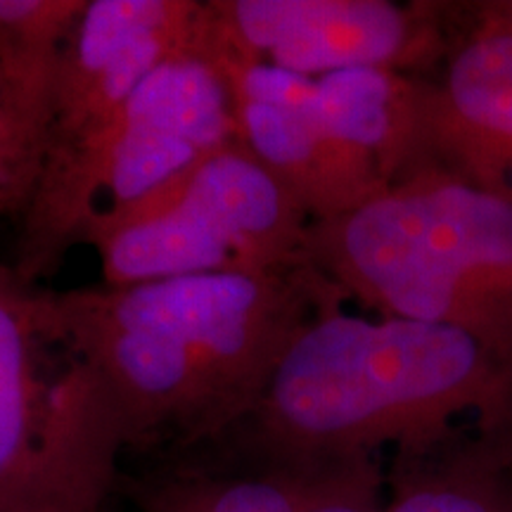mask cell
<instances>
[{
    "label": "cell",
    "instance_id": "6da1fadb",
    "mask_svg": "<svg viewBox=\"0 0 512 512\" xmlns=\"http://www.w3.org/2000/svg\"><path fill=\"white\" fill-rule=\"evenodd\" d=\"M126 448L242 427L299 330L342 294L309 264L55 292Z\"/></svg>",
    "mask_w": 512,
    "mask_h": 512
},
{
    "label": "cell",
    "instance_id": "7a4b0ae2",
    "mask_svg": "<svg viewBox=\"0 0 512 512\" xmlns=\"http://www.w3.org/2000/svg\"><path fill=\"white\" fill-rule=\"evenodd\" d=\"M470 422L512 427V366L456 328L332 306L292 339L242 427L264 463L316 465L413 451Z\"/></svg>",
    "mask_w": 512,
    "mask_h": 512
},
{
    "label": "cell",
    "instance_id": "3957f363",
    "mask_svg": "<svg viewBox=\"0 0 512 512\" xmlns=\"http://www.w3.org/2000/svg\"><path fill=\"white\" fill-rule=\"evenodd\" d=\"M304 259L384 318L446 325L512 366V202L434 164L328 221Z\"/></svg>",
    "mask_w": 512,
    "mask_h": 512
},
{
    "label": "cell",
    "instance_id": "277c9868",
    "mask_svg": "<svg viewBox=\"0 0 512 512\" xmlns=\"http://www.w3.org/2000/svg\"><path fill=\"white\" fill-rule=\"evenodd\" d=\"M124 451L55 292L0 268V512H102Z\"/></svg>",
    "mask_w": 512,
    "mask_h": 512
},
{
    "label": "cell",
    "instance_id": "5b68a950",
    "mask_svg": "<svg viewBox=\"0 0 512 512\" xmlns=\"http://www.w3.org/2000/svg\"><path fill=\"white\" fill-rule=\"evenodd\" d=\"M235 140L228 83L192 38L140 83L86 157L36 185L22 211L12 271L34 283L60 264L91 223L128 214Z\"/></svg>",
    "mask_w": 512,
    "mask_h": 512
},
{
    "label": "cell",
    "instance_id": "8992f818",
    "mask_svg": "<svg viewBox=\"0 0 512 512\" xmlns=\"http://www.w3.org/2000/svg\"><path fill=\"white\" fill-rule=\"evenodd\" d=\"M311 219L271 171L235 143L81 240L98 252L102 285L128 287L207 273L304 266Z\"/></svg>",
    "mask_w": 512,
    "mask_h": 512
},
{
    "label": "cell",
    "instance_id": "52a82bcc",
    "mask_svg": "<svg viewBox=\"0 0 512 512\" xmlns=\"http://www.w3.org/2000/svg\"><path fill=\"white\" fill-rule=\"evenodd\" d=\"M470 3L209 0L197 41L214 53L306 79L349 69L430 76L470 27Z\"/></svg>",
    "mask_w": 512,
    "mask_h": 512
},
{
    "label": "cell",
    "instance_id": "ba28073f",
    "mask_svg": "<svg viewBox=\"0 0 512 512\" xmlns=\"http://www.w3.org/2000/svg\"><path fill=\"white\" fill-rule=\"evenodd\" d=\"M200 15L197 0H88L64 50L36 183L67 174L105 138L140 83L190 46Z\"/></svg>",
    "mask_w": 512,
    "mask_h": 512
},
{
    "label": "cell",
    "instance_id": "9c48e42d",
    "mask_svg": "<svg viewBox=\"0 0 512 512\" xmlns=\"http://www.w3.org/2000/svg\"><path fill=\"white\" fill-rule=\"evenodd\" d=\"M197 48L233 95L238 138L311 223L349 214L389 188L377 166L344 143L320 107L316 79Z\"/></svg>",
    "mask_w": 512,
    "mask_h": 512
},
{
    "label": "cell",
    "instance_id": "30bf717a",
    "mask_svg": "<svg viewBox=\"0 0 512 512\" xmlns=\"http://www.w3.org/2000/svg\"><path fill=\"white\" fill-rule=\"evenodd\" d=\"M380 458L273 465L247 475L174 472L140 484V512H384Z\"/></svg>",
    "mask_w": 512,
    "mask_h": 512
},
{
    "label": "cell",
    "instance_id": "8fae6325",
    "mask_svg": "<svg viewBox=\"0 0 512 512\" xmlns=\"http://www.w3.org/2000/svg\"><path fill=\"white\" fill-rule=\"evenodd\" d=\"M384 512H512V427L470 422L394 453Z\"/></svg>",
    "mask_w": 512,
    "mask_h": 512
},
{
    "label": "cell",
    "instance_id": "7c38bea8",
    "mask_svg": "<svg viewBox=\"0 0 512 512\" xmlns=\"http://www.w3.org/2000/svg\"><path fill=\"white\" fill-rule=\"evenodd\" d=\"M320 107L344 143L392 185L422 166L430 76L349 69L316 79Z\"/></svg>",
    "mask_w": 512,
    "mask_h": 512
},
{
    "label": "cell",
    "instance_id": "4fadbf2b",
    "mask_svg": "<svg viewBox=\"0 0 512 512\" xmlns=\"http://www.w3.org/2000/svg\"><path fill=\"white\" fill-rule=\"evenodd\" d=\"M470 8V27L430 76L425 119L512 145V27Z\"/></svg>",
    "mask_w": 512,
    "mask_h": 512
},
{
    "label": "cell",
    "instance_id": "5bb4252c",
    "mask_svg": "<svg viewBox=\"0 0 512 512\" xmlns=\"http://www.w3.org/2000/svg\"><path fill=\"white\" fill-rule=\"evenodd\" d=\"M86 8L88 0H0V74L43 140L64 50Z\"/></svg>",
    "mask_w": 512,
    "mask_h": 512
},
{
    "label": "cell",
    "instance_id": "9a60e30c",
    "mask_svg": "<svg viewBox=\"0 0 512 512\" xmlns=\"http://www.w3.org/2000/svg\"><path fill=\"white\" fill-rule=\"evenodd\" d=\"M46 140L19 112L0 74V211H24L41 171Z\"/></svg>",
    "mask_w": 512,
    "mask_h": 512
},
{
    "label": "cell",
    "instance_id": "2e32d148",
    "mask_svg": "<svg viewBox=\"0 0 512 512\" xmlns=\"http://www.w3.org/2000/svg\"><path fill=\"white\" fill-rule=\"evenodd\" d=\"M479 8L486 17L496 19L501 24H510L512 27V0H482Z\"/></svg>",
    "mask_w": 512,
    "mask_h": 512
}]
</instances>
